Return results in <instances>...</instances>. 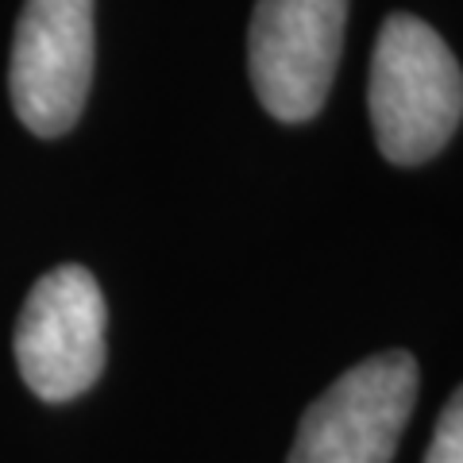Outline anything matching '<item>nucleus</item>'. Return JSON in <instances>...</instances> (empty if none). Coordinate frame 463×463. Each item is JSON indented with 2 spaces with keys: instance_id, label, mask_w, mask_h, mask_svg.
<instances>
[{
  "instance_id": "obj_1",
  "label": "nucleus",
  "mask_w": 463,
  "mask_h": 463,
  "mask_svg": "<svg viewBox=\"0 0 463 463\" xmlns=\"http://www.w3.org/2000/svg\"><path fill=\"white\" fill-rule=\"evenodd\" d=\"M371 124L398 166L429 163L463 116V70L448 43L417 16H390L371 58Z\"/></svg>"
},
{
  "instance_id": "obj_2",
  "label": "nucleus",
  "mask_w": 463,
  "mask_h": 463,
  "mask_svg": "<svg viewBox=\"0 0 463 463\" xmlns=\"http://www.w3.org/2000/svg\"><path fill=\"white\" fill-rule=\"evenodd\" d=\"M417 402L410 352H383L340 374L306 417L289 463H390Z\"/></svg>"
},
{
  "instance_id": "obj_3",
  "label": "nucleus",
  "mask_w": 463,
  "mask_h": 463,
  "mask_svg": "<svg viewBox=\"0 0 463 463\" xmlns=\"http://www.w3.org/2000/svg\"><path fill=\"white\" fill-rule=\"evenodd\" d=\"M347 0H259L248 35L255 97L274 120L301 124L325 109L344 51Z\"/></svg>"
},
{
  "instance_id": "obj_4",
  "label": "nucleus",
  "mask_w": 463,
  "mask_h": 463,
  "mask_svg": "<svg viewBox=\"0 0 463 463\" xmlns=\"http://www.w3.org/2000/svg\"><path fill=\"white\" fill-rule=\"evenodd\" d=\"M105 294L85 267H54L16 321V364L43 402L85 394L105 367Z\"/></svg>"
},
{
  "instance_id": "obj_5",
  "label": "nucleus",
  "mask_w": 463,
  "mask_h": 463,
  "mask_svg": "<svg viewBox=\"0 0 463 463\" xmlns=\"http://www.w3.org/2000/svg\"><path fill=\"white\" fill-rule=\"evenodd\" d=\"M93 0H27L12 43L8 90L16 116L35 136L78 124L93 81Z\"/></svg>"
},
{
  "instance_id": "obj_6",
  "label": "nucleus",
  "mask_w": 463,
  "mask_h": 463,
  "mask_svg": "<svg viewBox=\"0 0 463 463\" xmlns=\"http://www.w3.org/2000/svg\"><path fill=\"white\" fill-rule=\"evenodd\" d=\"M425 463H463V386L444 405L437 432H432V444L425 452Z\"/></svg>"
}]
</instances>
